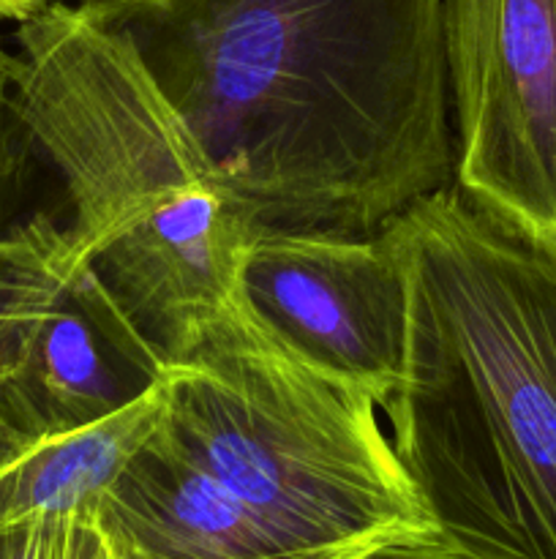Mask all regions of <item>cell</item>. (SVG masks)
Returning a JSON list of instances; mask_svg holds the SVG:
<instances>
[{
  "label": "cell",
  "mask_w": 556,
  "mask_h": 559,
  "mask_svg": "<svg viewBox=\"0 0 556 559\" xmlns=\"http://www.w3.org/2000/svg\"><path fill=\"white\" fill-rule=\"evenodd\" d=\"M254 227L371 235L452 189L445 0H82Z\"/></svg>",
  "instance_id": "6da1fadb"
},
{
  "label": "cell",
  "mask_w": 556,
  "mask_h": 559,
  "mask_svg": "<svg viewBox=\"0 0 556 559\" xmlns=\"http://www.w3.org/2000/svg\"><path fill=\"white\" fill-rule=\"evenodd\" d=\"M407 276L385 402L439 538L472 559H556V249L456 189L385 224Z\"/></svg>",
  "instance_id": "7a4b0ae2"
},
{
  "label": "cell",
  "mask_w": 556,
  "mask_h": 559,
  "mask_svg": "<svg viewBox=\"0 0 556 559\" xmlns=\"http://www.w3.org/2000/svg\"><path fill=\"white\" fill-rule=\"evenodd\" d=\"M5 69L76 257L174 364L238 300L256 227L129 36L82 0L20 22Z\"/></svg>",
  "instance_id": "3957f363"
},
{
  "label": "cell",
  "mask_w": 556,
  "mask_h": 559,
  "mask_svg": "<svg viewBox=\"0 0 556 559\" xmlns=\"http://www.w3.org/2000/svg\"><path fill=\"white\" fill-rule=\"evenodd\" d=\"M161 431L294 559L439 538L376 404L294 358L240 298L169 364Z\"/></svg>",
  "instance_id": "277c9868"
},
{
  "label": "cell",
  "mask_w": 556,
  "mask_h": 559,
  "mask_svg": "<svg viewBox=\"0 0 556 559\" xmlns=\"http://www.w3.org/2000/svg\"><path fill=\"white\" fill-rule=\"evenodd\" d=\"M452 189L556 249V0H445Z\"/></svg>",
  "instance_id": "5b68a950"
},
{
  "label": "cell",
  "mask_w": 556,
  "mask_h": 559,
  "mask_svg": "<svg viewBox=\"0 0 556 559\" xmlns=\"http://www.w3.org/2000/svg\"><path fill=\"white\" fill-rule=\"evenodd\" d=\"M238 298L294 358L385 407L403 369L409 295L385 229L256 227Z\"/></svg>",
  "instance_id": "8992f818"
},
{
  "label": "cell",
  "mask_w": 556,
  "mask_h": 559,
  "mask_svg": "<svg viewBox=\"0 0 556 559\" xmlns=\"http://www.w3.org/2000/svg\"><path fill=\"white\" fill-rule=\"evenodd\" d=\"M169 360L82 267L44 322L25 366L0 388V418L27 431L93 426L158 391Z\"/></svg>",
  "instance_id": "52a82bcc"
},
{
  "label": "cell",
  "mask_w": 556,
  "mask_h": 559,
  "mask_svg": "<svg viewBox=\"0 0 556 559\" xmlns=\"http://www.w3.org/2000/svg\"><path fill=\"white\" fill-rule=\"evenodd\" d=\"M98 522L123 559H294L161 424L107 489Z\"/></svg>",
  "instance_id": "ba28073f"
},
{
  "label": "cell",
  "mask_w": 556,
  "mask_h": 559,
  "mask_svg": "<svg viewBox=\"0 0 556 559\" xmlns=\"http://www.w3.org/2000/svg\"><path fill=\"white\" fill-rule=\"evenodd\" d=\"M167 382L123 413L71 431H27L0 418V527L55 516H98L104 495L150 440Z\"/></svg>",
  "instance_id": "9c48e42d"
},
{
  "label": "cell",
  "mask_w": 556,
  "mask_h": 559,
  "mask_svg": "<svg viewBox=\"0 0 556 559\" xmlns=\"http://www.w3.org/2000/svg\"><path fill=\"white\" fill-rule=\"evenodd\" d=\"M82 267L69 227L49 213L0 227V388L20 374L44 322Z\"/></svg>",
  "instance_id": "30bf717a"
},
{
  "label": "cell",
  "mask_w": 556,
  "mask_h": 559,
  "mask_svg": "<svg viewBox=\"0 0 556 559\" xmlns=\"http://www.w3.org/2000/svg\"><path fill=\"white\" fill-rule=\"evenodd\" d=\"M0 559H123L98 516H55L0 527Z\"/></svg>",
  "instance_id": "8fae6325"
},
{
  "label": "cell",
  "mask_w": 556,
  "mask_h": 559,
  "mask_svg": "<svg viewBox=\"0 0 556 559\" xmlns=\"http://www.w3.org/2000/svg\"><path fill=\"white\" fill-rule=\"evenodd\" d=\"M9 49L0 44V213H3L5 200L20 183L22 169H25V158L31 151V142L22 134L20 123L11 109V87H9ZM0 227H5V218L0 216Z\"/></svg>",
  "instance_id": "7c38bea8"
},
{
  "label": "cell",
  "mask_w": 556,
  "mask_h": 559,
  "mask_svg": "<svg viewBox=\"0 0 556 559\" xmlns=\"http://www.w3.org/2000/svg\"><path fill=\"white\" fill-rule=\"evenodd\" d=\"M363 559H472V557L458 551L456 546L445 544L442 538H428V540H414V544L387 546V549L374 551V555Z\"/></svg>",
  "instance_id": "4fadbf2b"
},
{
  "label": "cell",
  "mask_w": 556,
  "mask_h": 559,
  "mask_svg": "<svg viewBox=\"0 0 556 559\" xmlns=\"http://www.w3.org/2000/svg\"><path fill=\"white\" fill-rule=\"evenodd\" d=\"M49 3H55V0H0V20H11L20 25L27 16L47 9Z\"/></svg>",
  "instance_id": "5bb4252c"
}]
</instances>
